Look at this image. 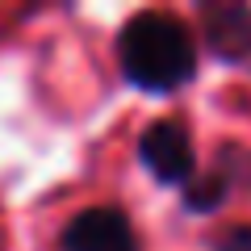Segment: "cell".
Listing matches in <instances>:
<instances>
[{
	"instance_id": "2",
	"label": "cell",
	"mask_w": 251,
	"mask_h": 251,
	"mask_svg": "<svg viewBox=\"0 0 251 251\" xmlns=\"http://www.w3.org/2000/svg\"><path fill=\"white\" fill-rule=\"evenodd\" d=\"M138 168L163 188H180L184 193L193 184V176L201 172L197 163V143H193V130H188L184 117H155L143 126V134L134 143Z\"/></svg>"
},
{
	"instance_id": "3",
	"label": "cell",
	"mask_w": 251,
	"mask_h": 251,
	"mask_svg": "<svg viewBox=\"0 0 251 251\" xmlns=\"http://www.w3.org/2000/svg\"><path fill=\"white\" fill-rule=\"evenodd\" d=\"M197 42L226 67H251V4H243V0H201Z\"/></svg>"
},
{
	"instance_id": "5",
	"label": "cell",
	"mask_w": 251,
	"mask_h": 251,
	"mask_svg": "<svg viewBox=\"0 0 251 251\" xmlns=\"http://www.w3.org/2000/svg\"><path fill=\"white\" fill-rule=\"evenodd\" d=\"M59 251H143V239L122 205H88L67 218Z\"/></svg>"
},
{
	"instance_id": "6",
	"label": "cell",
	"mask_w": 251,
	"mask_h": 251,
	"mask_svg": "<svg viewBox=\"0 0 251 251\" xmlns=\"http://www.w3.org/2000/svg\"><path fill=\"white\" fill-rule=\"evenodd\" d=\"M209 251H251V222H234L209 239Z\"/></svg>"
},
{
	"instance_id": "4",
	"label": "cell",
	"mask_w": 251,
	"mask_h": 251,
	"mask_svg": "<svg viewBox=\"0 0 251 251\" xmlns=\"http://www.w3.org/2000/svg\"><path fill=\"white\" fill-rule=\"evenodd\" d=\"M239 188H251V151L226 143L218 147L214 168H201L193 176V184L180 193V205H184V214L205 218V214H218Z\"/></svg>"
},
{
	"instance_id": "1",
	"label": "cell",
	"mask_w": 251,
	"mask_h": 251,
	"mask_svg": "<svg viewBox=\"0 0 251 251\" xmlns=\"http://www.w3.org/2000/svg\"><path fill=\"white\" fill-rule=\"evenodd\" d=\"M113 54L122 80L151 97H172V92L188 88L201 72L197 34L188 29V21L163 9H143L126 17L113 38Z\"/></svg>"
}]
</instances>
